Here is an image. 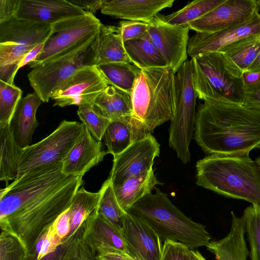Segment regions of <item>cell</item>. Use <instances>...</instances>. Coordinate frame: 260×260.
I'll return each mask as SVG.
<instances>
[{
    "label": "cell",
    "instance_id": "d6a6232c",
    "mask_svg": "<svg viewBox=\"0 0 260 260\" xmlns=\"http://www.w3.org/2000/svg\"><path fill=\"white\" fill-rule=\"evenodd\" d=\"M101 192H89L82 186L74 196L70 207V234L76 231L96 209Z\"/></svg>",
    "mask_w": 260,
    "mask_h": 260
},
{
    "label": "cell",
    "instance_id": "484cf974",
    "mask_svg": "<svg viewBox=\"0 0 260 260\" xmlns=\"http://www.w3.org/2000/svg\"><path fill=\"white\" fill-rule=\"evenodd\" d=\"M157 184L161 183L152 169L128 178L113 189L121 208L125 212H128L137 201L151 193Z\"/></svg>",
    "mask_w": 260,
    "mask_h": 260
},
{
    "label": "cell",
    "instance_id": "1f68e13d",
    "mask_svg": "<svg viewBox=\"0 0 260 260\" xmlns=\"http://www.w3.org/2000/svg\"><path fill=\"white\" fill-rule=\"evenodd\" d=\"M225 0H195L188 3L177 11L159 17L164 22L176 26H188L202 17Z\"/></svg>",
    "mask_w": 260,
    "mask_h": 260
},
{
    "label": "cell",
    "instance_id": "11a10c76",
    "mask_svg": "<svg viewBox=\"0 0 260 260\" xmlns=\"http://www.w3.org/2000/svg\"><path fill=\"white\" fill-rule=\"evenodd\" d=\"M255 162L257 164L260 170V157H258L255 159Z\"/></svg>",
    "mask_w": 260,
    "mask_h": 260
},
{
    "label": "cell",
    "instance_id": "816d5d0a",
    "mask_svg": "<svg viewBox=\"0 0 260 260\" xmlns=\"http://www.w3.org/2000/svg\"><path fill=\"white\" fill-rule=\"evenodd\" d=\"M187 260H206L197 250L189 249L187 254Z\"/></svg>",
    "mask_w": 260,
    "mask_h": 260
},
{
    "label": "cell",
    "instance_id": "44dd1931",
    "mask_svg": "<svg viewBox=\"0 0 260 260\" xmlns=\"http://www.w3.org/2000/svg\"><path fill=\"white\" fill-rule=\"evenodd\" d=\"M150 134L145 125L132 115L111 121L103 139L108 153L114 157Z\"/></svg>",
    "mask_w": 260,
    "mask_h": 260
},
{
    "label": "cell",
    "instance_id": "7dc6e473",
    "mask_svg": "<svg viewBox=\"0 0 260 260\" xmlns=\"http://www.w3.org/2000/svg\"><path fill=\"white\" fill-rule=\"evenodd\" d=\"M71 4L83 10L94 14L97 10L102 9L104 0H68Z\"/></svg>",
    "mask_w": 260,
    "mask_h": 260
},
{
    "label": "cell",
    "instance_id": "60d3db41",
    "mask_svg": "<svg viewBox=\"0 0 260 260\" xmlns=\"http://www.w3.org/2000/svg\"><path fill=\"white\" fill-rule=\"evenodd\" d=\"M32 48L15 43H0V67L12 66L17 68L19 63Z\"/></svg>",
    "mask_w": 260,
    "mask_h": 260
},
{
    "label": "cell",
    "instance_id": "db71d44e",
    "mask_svg": "<svg viewBox=\"0 0 260 260\" xmlns=\"http://www.w3.org/2000/svg\"><path fill=\"white\" fill-rule=\"evenodd\" d=\"M75 260H97L94 253H85L79 256Z\"/></svg>",
    "mask_w": 260,
    "mask_h": 260
},
{
    "label": "cell",
    "instance_id": "4316f807",
    "mask_svg": "<svg viewBox=\"0 0 260 260\" xmlns=\"http://www.w3.org/2000/svg\"><path fill=\"white\" fill-rule=\"evenodd\" d=\"M95 110L110 120L133 115L131 94L109 85L92 103Z\"/></svg>",
    "mask_w": 260,
    "mask_h": 260
},
{
    "label": "cell",
    "instance_id": "f1b7e54d",
    "mask_svg": "<svg viewBox=\"0 0 260 260\" xmlns=\"http://www.w3.org/2000/svg\"><path fill=\"white\" fill-rule=\"evenodd\" d=\"M124 46L132 63L141 70L169 66L162 55L150 41L148 34L142 38L125 42Z\"/></svg>",
    "mask_w": 260,
    "mask_h": 260
},
{
    "label": "cell",
    "instance_id": "b9f144b4",
    "mask_svg": "<svg viewBox=\"0 0 260 260\" xmlns=\"http://www.w3.org/2000/svg\"><path fill=\"white\" fill-rule=\"evenodd\" d=\"M149 23L139 21L123 20L118 26L119 34L123 43L141 39L147 34Z\"/></svg>",
    "mask_w": 260,
    "mask_h": 260
},
{
    "label": "cell",
    "instance_id": "ee69618b",
    "mask_svg": "<svg viewBox=\"0 0 260 260\" xmlns=\"http://www.w3.org/2000/svg\"><path fill=\"white\" fill-rule=\"evenodd\" d=\"M244 106L260 110V80L245 89Z\"/></svg>",
    "mask_w": 260,
    "mask_h": 260
},
{
    "label": "cell",
    "instance_id": "bcb514c9",
    "mask_svg": "<svg viewBox=\"0 0 260 260\" xmlns=\"http://www.w3.org/2000/svg\"><path fill=\"white\" fill-rule=\"evenodd\" d=\"M57 235L62 240L70 231V209L61 213L52 223Z\"/></svg>",
    "mask_w": 260,
    "mask_h": 260
},
{
    "label": "cell",
    "instance_id": "f907efd6",
    "mask_svg": "<svg viewBox=\"0 0 260 260\" xmlns=\"http://www.w3.org/2000/svg\"><path fill=\"white\" fill-rule=\"evenodd\" d=\"M242 79L245 90L260 80V72L244 71L242 74Z\"/></svg>",
    "mask_w": 260,
    "mask_h": 260
},
{
    "label": "cell",
    "instance_id": "6da1fadb",
    "mask_svg": "<svg viewBox=\"0 0 260 260\" xmlns=\"http://www.w3.org/2000/svg\"><path fill=\"white\" fill-rule=\"evenodd\" d=\"M63 162L32 170L0 191L1 230L16 236L28 256L44 231L71 205L82 185L81 176H67Z\"/></svg>",
    "mask_w": 260,
    "mask_h": 260
},
{
    "label": "cell",
    "instance_id": "e0dca14e",
    "mask_svg": "<svg viewBox=\"0 0 260 260\" xmlns=\"http://www.w3.org/2000/svg\"><path fill=\"white\" fill-rule=\"evenodd\" d=\"M83 238L95 253L115 252L129 255L122 232L95 210L84 221Z\"/></svg>",
    "mask_w": 260,
    "mask_h": 260
},
{
    "label": "cell",
    "instance_id": "ba28073f",
    "mask_svg": "<svg viewBox=\"0 0 260 260\" xmlns=\"http://www.w3.org/2000/svg\"><path fill=\"white\" fill-rule=\"evenodd\" d=\"M176 111L171 121L169 144L176 152L184 164L189 162V146L194 131L196 105L195 91L190 60L180 67L175 75Z\"/></svg>",
    "mask_w": 260,
    "mask_h": 260
},
{
    "label": "cell",
    "instance_id": "30bf717a",
    "mask_svg": "<svg viewBox=\"0 0 260 260\" xmlns=\"http://www.w3.org/2000/svg\"><path fill=\"white\" fill-rule=\"evenodd\" d=\"M102 24L89 12L54 23L42 51L29 63V67L33 69L48 59L85 45L96 36Z\"/></svg>",
    "mask_w": 260,
    "mask_h": 260
},
{
    "label": "cell",
    "instance_id": "d6986e66",
    "mask_svg": "<svg viewBox=\"0 0 260 260\" xmlns=\"http://www.w3.org/2000/svg\"><path fill=\"white\" fill-rule=\"evenodd\" d=\"M102 147L101 141L96 140L84 125L82 132L63 161L62 173L67 176H83L102 161L108 153Z\"/></svg>",
    "mask_w": 260,
    "mask_h": 260
},
{
    "label": "cell",
    "instance_id": "9f6ffc18",
    "mask_svg": "<svg viewBox=\"0 0 260 260\" xmlns=\"http://www.w3.org/2000/svg\"><path fill=\"white\" fill-rule=\"evenodd\" d=\"M256 3L257 6L258 10L259 11V10H260V0L256 1Z\"/></svg>",
    "mask_w": 260,
    "mask_h": 260
},
{
    "label": "cell",
    "instance_id": "74e56055",
    "mask_svg": "<svg viewBox=\"0 0 260 260\" xmlns=\"http://www.w3.org/2000/svg\"><path fill=\"white\" fill-rule=\"evenodd\" d=\"M77 114L91 135L101 141L111 120L99 114L90 103L79 105Z\"/></svg>",
    "mask_w": 260,
    "mask_h": 260
},
{
    "label": "cell",
    "instance_id": "603a6c76",
    "mask_svg": "<svg viewBox=\"0 0 260 260\" xmlns=\"http://www.w3.org/2000/svg\"><path fill=\"white\" fill-rule=\"evenodd\" d=\"M52 25L14 17L0 23V43H15L32 49L45 41Z\"/></svg>",
    "mask_w": 260,
    "mask_h": 260
},
{
    "label": "cell",
    "instance_id": "5bb4252c",
    "mask_svg": "<svg viewBox=\"0 0 260 260\" xmlns=\"http://www.w3.org/2000/svg\"><path fill=\"white\" fill-rule=\"evenodd\" d=\"M257 10L255 0H225L188 26L196 32L213 33L246 22Z\"/></svg>",
    "mask_w": 260,
    "mask_h": 260
},
{
    "label": "cell",
    "instance_id": "8fae6325",
    "mask_svg": "<svg viewBox=\"0 0 260 260\" xmlns=\"http://www.w3.org/2000/svg\"><path fill=\"white\" fill-rule=\"evenodd\" d=\"M95 66L82 68L75 73L53 93L51 99L53 106L92 104L109 85Z\"/></svg>",
    "mask_w": 260,
    "mask_h": 260
},
{
    "label": "cell",
    "instance_id": "8d00e7d4",
    "mask_svg": "<svg viewBox=\"0 0 260 260\" xmlns=\"http://www.w3.org/2000/svg\"><path fill=\"white\" fill-rule=\"evenodd\" d=\"M84 228L83 222L76 231L62 239L61 244L54 252L41 260H74L79 253L84 241Z\"/></svg>",
    "mask_w": 260,
    "mask_h": 260
},
{
    "label": "cell",
    "instance_id": "8992f818",
    "mask_svg": "<svg viewBox=\"0 0 260 260\" xmlns=\"http://www.w3.org/2000/svg\"><path fill=\"white\" fill-rule=\"evenodd\" d=\"M197 97L204 101L244 105L242 72L220 52L198 55L190 59Z\"/></svg>",
    "mask_w": 260,
    "mask_h": 260
},
{
    "label": "cell",
    "instance_id": "d4e9b609",
    "mask_svg": "<svg viewBox=\"0 0 260 260\" xmlns=\"http://www.w3.org/2000/svg\"><path fill=\"white\" fill-rule=\"evenodd\" d=\"M96 66L123 62L132 63L118 26L102 24L96 37Z\"/></svg>",
    "mask_w": 260,
    "mask_h": 260
},
{
    "label": "cell",
    "instance_id": "83f0119b",
    "mask_svg": "<svg viewBox=\"0 0 260 260\" xmlns=\"http://www.w3.org/2000/svg\"><path fill=\"white\" fill-rule=\"evenodd\" d=\"M0 180L16 179L23 148L16 142L10 125H0Z\"/></svg>",
    "mask_w": 260,
    "mask_h": 260
},
{
    "label": "cell",
    "instance_id": "3957f363",
    "mask_svg": "<svg viewBox=\"0 0 260 260\" xmlns=\"http://www.w3.org/2000/svg\"><path fill=\"white\" fill-rule=\"evenodd\" d=\"M196 184L260 206V170L246 154H210L197 161Z\"/></svg>",
    "mask_w": 260,
    "mask_h": 260
},
{
    "label": "cell",
    "instance_id": "7a4b0ae2",
    "mask_svg": "<svg viewBox=\"0 0 260 260\" xmlns=\"http://www.w3.org/2000/svg\"><path fill=\"white\" fill-rule=\"evenodd\" d=\"M194 140L210 154H246L260 149V110L221 102L198 106Z\"/></svg>",
    "mask_w": 260,
    "mask_h": 260
},
{
    "label": "cell",
    "instance_id": "681fc988",
    "mask_svg": "<svg viewBox=\"0 0 260 260\" xmlns=\"http://www.w3.org/2000/svg\"><path fill=\"white\" fill-rule=\"evenodd\" d=\"M97 260H135L126 254L115 252H100L96 254Z\"/></svg>",
    "mask_w": 260,
    "mask_h": 260
},
{
    "label": "cell",
    "instance_id": "9a60e30c",
    "mask_svg": "<svg viewBox=\"0 0 260 260\" xmlns=\"http://www.w3.org/2000/svg\"><path fill=\"white\" fill-rule=\"evenodd\" d=\"M122 234L129 255L135 260H160L162 240L157 233L140 217L126 213Z\"/></svg>",
    "mask_w": 260,
    "mask_h": 260
},
{
    "label": "cell",
    "instance_id": "5b68a950",
    "mask_svg": "<svg viewBox=\"0 0 260 260\" xmlns=\"http://www.w3.org/2000/svg\"><path fill=\"white\" fill-rule=\"evenodd\" d=\"M175 75L169 66L142 69L131 93L133 115L151 133L176 111Z\"/></svg>",
    "mask_w": 260,
    "mask_h": 260
},
{
    "label": "cell",
    "instance_id": "cb8c5ba5",
    "mask_svg": "<svg viewBox=\"0 0 260 260\" xmlns=\"http://www.w3.org/2000/svg\"><path fill=\"white\" fill-rule=\"evenodd\" d=\"M42 102L34 92L22 98L17 106L10 125L16 142L22 148L30 145L39 124L36 113Z\"/></svg>",
    "mask_w": 260,
    "mask_h": 260
},
{
    "label": "cell",
    "instance_id": "2e32d148",
    "mask_svg": "<svg viewBox=\"0 0 260 260\" xmlns=\"http://www.w3.org/2000/svg\"><path fill=\"white\" fill-rule=\"evenodd\" d=\"M260 35V13L257 10L246 22L213 33L196 32L189 38L187 54L191 58L198 55L219 52L240 39Z\"/></svg>",
    "mask_w": 260,
    "mask_h": 260
},
{
    "label": "cell",
    "instance_id": "9c48e42d",
    "mask_svg": "<svg viewBox=\"0 0 260 260\" xmlns=\"http://www.w3.org/2000/svg\"><path fill=\"white\" fill-rule=\"evenodd\" d=\"M84 127L82 123L63 120L49 136L23 148L16 178L32 170L63 162Z\"/></svg>",
    "mask_w": 260,
    "mask_h": 260
},
{
    "label": "cell",
    "instance_id": "277c9868",
    "mask_svg": "<svg viewBox=\"0 0 260 260\" xmlns=\"http://www.w3.org/2000/svg\"><path fill=\"white\" fill-rule=\"evenodd\" d=\"M128 212L147 222L162 241L180 242L192 250L206 246L210 241L205 226L187 217L159 188L137 201Z\"/></svg>",
    "mask_w": 260,
    "mask_h": 260
},
{
    "label": "cell",
    "instance_id": "6f0895ef",
    "mask_svg": "<svg viewBox=\"0 0 260 260\" xmlns=\"http://www.w3.org/2000/svg\"><path fill=\"white\" fill-rule=\"evenodd\" d=\"M25 260H31L30 258L28 256Z\"/></svg>",
    "mask_w": 260,
    "mask_h": 260
},
{
    "label": "cell",
    "instance_id": "7bdbcfd3",
    "mask_svg": "<svg viewBox=\"0 0 260 260\" xmlns=\"http://www.w3.org/2000/svg\"><path fill=\"white\" fill-rule=\"evenodd\" d=\"M189 248L176 241L166 240L163 244L160 260H187V254Z\"/></svg>",
    "mask_w": 260,
    "mask_h": 260
},
{
    "label": "cell",
    "instance_id": "836d02e7",
    "mask_svg": "<svg viewBox=\"0 0 260 260\" xmlns=\"http://www.w3.org/2000/svg\"><path fill=\"white\" fill-rule=\"evenodd\" d=\"M99 190L101 192L100 198L95 210L122 231L124 216L127 212H125L119 204L109 177Z\"/></svg>",
    "mask_w": 260,
    "mask_h": 260
},
{
    "label": "cell",
    "instance_id": "7c38bea8",
    "mask_svg": "<svg viewBox=\"0 0 260 260\" xmlns=\"http://www.w3.org/2000/svg\"><path fill=\"white\" fill-rule=\"evenodd\" d=\"M159 153L160 145L150 134L113 157L109 176L113 187L121 185L132 176L153 169L154 160Z\"/></svg>",
    "mask_w": 260,
    "mask_h": 260
},
{
    "label": "cell",
    "instance_id": "ffe728a7",
    "mask_svg": "<svg viewBox=\"0 0 260 260\" xmlns=\"http://www.w3.org/2000/svg\"><path fill=\"white\" fill-rule=\"evenodd\" d=\"M175 0H104L101 13L126 20L150 23L158 13L171 7Z\"/></svg>",
    "mask_w": 260,
    "mask_h": 260
},
{
    "label": "cell",
    "instance_id": "4dcf8cb0",
    "mask_svg": "<svg viewBox=\"0 0 260 260\" xmlns=\"http://www.w3.org/2000/svg\"><path fill=\"white\" fill-rule=\"evenodd\" d=\"M109 85L131 94L141 69L127 62H112L96 66Z\"/></svg>",
    "mask_w": 260,
    "mask_h": 260
},
{
    "label": "cell",
    "instance_id": "52a82bcc",
    "mask_svg": "<svg viewBox=\"0 0 260 260\" xmlns=\"http://www.w3.org/2000/svg\"><path fill=\"white\" fill-rule=\"evenodd\" d=\"M96 37L80 47L43 62L29 72L27 77L30 85L42 102H49L55 90L78 70L95 66Z\"/></svg>",
    "mask_w": 260,
    "mask_h": 260
},
{
    "label": "cell",
    "instance_id": "f5cc1de1",
    "mask_svg": "<svg viewBox=\"0 0 260 260\" xmlns=\"http://www.w3.org/2000/svg\"><path fill=\"white\" fill-rule=\"evenodd\" d=\"M247 71L254 72H260V51Z\"/></svg>",
    "mask_w": 260,
    "mask_h": 260
},
{
    "label": "cell",
    "instance_id": "7402d4cb",
    "mask_svg": "<svg viewBox=\"0 0 260 260\" xmlns=\"http://www.w3.org/2000/svg\"><path fill=\"white\" fill-rule=\"evenodd\" d=\"M231 214V225L228 235L220 240L210 241L206 247L217 260H247L250 253L245 239V218L236 216L233 211Z\"/></svg>",
    "mask_w": 260,
    "mask_h": 260
},
{
    "label": "cell",
    "instance_id": "f546056e",
    "mask_svg": "<svg viewBox=\"0 0 260 260\" xmlns=\"http://www.w3.org/2000/svg\"><path fill=\"white\" fill-rule=\"evenodd\" d=\"M260 51V35L237 41L221 49L226 59L242 72L247 71Z\"/></svg>",
    "mask_w": 260,
    "mask_h": 260
},
{
    "label": "cell",
    "instance_id": "d590c367",
    "mask_svg": "<svg viewBox=\"0 0 260 260\" xmlns=\"http://www.w3.org/2000/svg\"><path fill=\"white\" fill-rule=\"evenodd\" d=\"M251 260H260V206L252 204L243 213Z\"/></svg>",
    "mask_w": 260,
    "mask_h": 260
},
{
    "label": "cell",
    "instance_id": "ac0fdd59",
    "mask_svg": "<svg viewBox=\"0 0 260 260\" xmlns=\"http://www.w3.org/2000/svg\"><path fill=\"white\" fill-rule=\"evenodd\" d=\"M87 13L67 0H20L15 17L52 25L59 21L84 15Z\"/></svg>",
    "mask_w": 260,
    "mask_h": 260
},
{
    "label": "cell",
    "instance_id": "e575fe53",
    "mask_svg": "<svg viewBox=\"0 0 260 260\" xmlns=\"http://www.w3.org/2000/svg\"><path fill=\"white\" fill-rule=\"evenodd\" d=\"M22 94L14 83L0 80V125H10Z\"/></svg>",
    "mask_w": 260,
    "mask_h": 260
},
{
    "label": "cell",
    "instance_id": "f6af8a7d",
    "mask_svg": "<svg viewBox=\"0 0 260 260\" xmlns=\"http://www.w3.org/2000/svg\"><path fill=\"white\" fill-rule=\"evenodd\" d=\"M20 0H0V23L15 17Z\"/></svg>",
    "mask_w": 260,
    "mask_h": 260
},
{
    "label": "cell",
    "instance_id": "f35d334b",
    "mask_svg": "<svg viewBox=\"0 0 260 260\" xmlns=\"http://www.w3.org/2000/svg\"><path fill=\"white\" fill-rule=\"evenodd\" d=\"M28 257L19 239L14 235L1 230V260H25Z\"/></svg>",
    "mask_w": 260,
    "mask_h": 260
},
{
    "label": "cell",
    "instance_id": "4fadbf2b",
    "mask_svg": "<svg viewBox=\"0 0 260 260\" xmlns=\"http://www.w3.org/2000/svg\"><path fill=\"white\" fill-rule=\"evenodd\" d=\"M189 30L188 26L167 24L161 20L159 15L149 23L147 34L150 41L175 74L187 60Z\"/></svg>",
    "mask_w": 260,
    "mask_h": 260
},
{
    "label": "cell",
    "instance_id": "ab89813d",
    "mask_svg": "<svg viewBox=\"0 0 260 260\" xmlns=\"http://www.w3.org/2000/svg\"><path fill=\"white\" fill-rule=\"evenodd\" d=\"M62 240L57 235L53 224L46 229L39 239L30 257L32 260H41L54 252L61 244Z\"/></svg>",
    "mask_w": 260,
    "mask_h": 260
},
{
    "label": "cell",
    "instance_id": "c3c4849f",
    "mask_svg": "<svg viewBox=\"0 0 260 260\" xmlns=\"http://www.w3.org/2000/svg\"><path fill=\"white\" fill-rule=\"evenodd\" d=\"M46 41V40H45ZM45 41L40 43L37 46L35 47L27 54L23 57L18 64L17 70H18L20 68L34 61L37 57L42 51Z\"/></svg>",
    "mask_w": 260,
    "mask_h": 260
}]
</instances>
